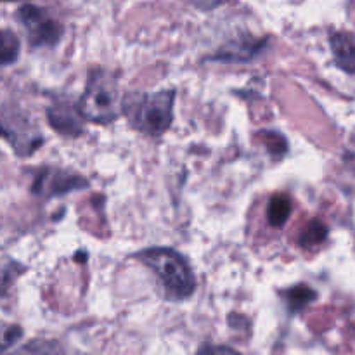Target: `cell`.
Here are the masks:
<instances>
[{
  "label": "cell",
  "instance_id": "cell-1",
  "mask_svg": "<svg viewBox=\"0 0 355 355\" xmlns=\"http://www.w3.org/2000/svg\"><path fill=\"white\" fill-rule=\"evenodd\" d=\"M173 90H158L153 94H128L121 101V113L135 130L148 135H162L173 120Z\"/></svg>",
  "mask_w": 355,
  "mask_h": 355
},
{
  "label": "cell",
  "instance_id": "cell-2",
  "mask_svg": "<svg viewBox=\"0 0 355 355\" xmlns=\"http://www.w3.org/2000/svg\"><path fill=\"white\" fill-rule=\"evenodd\" d=\"M137 259L158 276L170 300H186L196 290L193 269L180 253L170 248H149L137 253Z\"/></svg>",
  "mask_w": 355,
  "mask_h": 355
},
{
  "label": "cell",
  "instance_id": "cell-3",
  "mask_svg": "<svg viewBox=\"0 0 355 355\" xmlns=\"http://www.w3.org/2000/svg\"><path fill=\"white\" fill-rule=\"evenodd\" d=\"M76 110L82 118L96 123H111L116 120L121 113V94L116 76L110 69H92Z\"/></svg>",
  "mask_w": 355,
  "mask_h": 355
},
{
  "label": "cell",
  "instance_id": "cell-4",
  "mask_svg": "<svg viewBox=\"0 0 355 355\" xmlns=\"http://www.w3.org/2000/svg\"><path fill=\"white\" fill-rule=\"evenodd\" d=\"M0 135L19 156H30L42 146L40 128L19 110H0Z\"/></svg>",
  "mask_w": 355,
  "mask_h": 355
},
{
  "label": "cell",
  "instance_id": "cell-5",
  "mask_svg": "<svg viewBox=\"0 0 355 355\" xmlns=\"http://www.w3.org/2000/svg\"><path fill=\"white\" fill-rule=\"evenodd\" d=\"M17 19L33 47H52L62 37V26L45 9L37 6H23L17 10Z\"/></svg>",
  "mask_w": 355,
  "mask_h": 355
},
{
  "label": "cell",
  "instance_id": "cell-6",
  "mask_svg": "<svg viewBox=\"0 0 355 355\" xmlns=\"http://www.w3.org/2000/svg\"><path fill=\"white\" fill-rule=\"evenodd\" d=\"M85 186L87 180L82 175H76V173L66 172V170L61 168H54V166H47V168H42L37 173L31 189L38 196L54 198Z\"/></svg>",
  "mask_w": 355,
  "mask_h": 355
},
{
  "label": "cell",
  "instance_id": "cell-7",
  "mask_svg": "<svg viewBox=\"0 0 355 355\" xmlns=\"http://www.w3.org/2000/svg\"><path fill=\"white\" fill-rule=\"evenodd\" d=\"M49 123L62 135H80L83 130L82 114L78 110L71 107L69 104H54L47 110Z\"/></svg>",
  "mask_w": 355,
  "mask_h": 355
},
{
  "label": "cell",
  "instance_id": "cell-8",
  "mask_svg": "<svg viewBox=\"0 0 355 355\" xmlns=\"http://www.w3.org/2000/svg\"><path fill=\"white\" fill-rule=\"evenodd\" d=\"M331 51L338 68L355 75V35L338 31L331 37Z\"/></svg>",
  "mask_w": 355,
  "mask_h": 355
},
{
  "label": "cell",
  "instance_id": "cell-9",
  "mask_svg": "<svg viewBox=\"0 0 355 355\" xmlns=\"http://www.w3.org/2000/svg\"><path fill=\"white\" fill-rule=\"evenodd\" d=\"M19 38L9 30H0V68L9 66L19 58Z\"/></svg>",
  "mask_w": 355,
  "mask_h": 355
},
{
  "label": "cell",
  "instance_id": "cell-10",
  "mask_svg": "<svg viewBox=\"0 0 355 355\" xmlns=\"http://www.w3.org/2000/svg\"><path fill=\"white\" fill-rule=\"evenodd\" d=\"M291 214V201L290 198L284 196V194H277L276 198H272L269 205V210H267V215H269V220L272 225H283L284 222L288 220Z\"/></svg>",
  "mask_w": 355,
  "mask_h": 355
},
{
  "label": "cell",
  "instance_id": "cell-11",
  "mask_svg": "<svg viewBox=\"0 0 355 355\" xmlns=\"http://www.w3.org/2000/svg\"><path fill=\"white\" fill-rule=\"evenodd\" d=\"M326 236H328V227H326L322 222L314 220L311 222V225L304 231L300 243L305 246V248H312V246L321 245V243L326 239Z\"/></svg>",
  "mask_w": 355,
  "mask_h": 355
},
{
  "label": "cell",
  "instance_id": "cell-12",
  "mask_svg": "<svg viewBox=\"0 0 355 355\" xmlns=\"http://www.w3.org/2000/svg\"><path fill=\"white\" fill-rule=\"evenodd\" d=\"M23 336V329L19 326L14 324H6L0 326V352H6L9 350L17 340Z\"/></svg>",
  "mask_w": 355,
  "mask_h": 355
},
{
  "label": "cell",
  "instance_id": "cell-13",
  "mask_svg": "<svg viewBox=\"0 0 355 355\" xmlns=\"http://www.w3.org/2000/svg\"><path fill=\"white\" fill-rule=\"evenodd\" d=\"M315 297V293L309 288L300 286V288H295V290L290 291V304L293 309H302L312 302V298Z\"/></svg>",
  "mask_w": 355,
  "mask_h": 355
},
{
  "label": "cell",
  "instance_id": "cell-14",
  "mask_svg": "<svg viewBox=\"0 0 355 355\" xmlns=\"http://www.w3.org/2000/svg\"><path fill=\"white\" fill-rule=\"evenodd\" d=\"M200 352H227V354H236L234 349H229V347H205V349H201Z\"/></svg>",
  "mask_w": 355,
  "mask_h": 355
},
{
  "label": "cell",
  "instance_id": "cell-15",
  "mask_svg": "<svg viewBox=\"0 0 355 355\" xmlns=\"http://www.w3.org/2000/svg\"><path fill=\"white\" fill-rule=\"evenodd\" d=\"M0 2H26V0H0Z\"/></svg>",
  "mask_w": 355,
  "mask_h": 355
}]
</instances>
